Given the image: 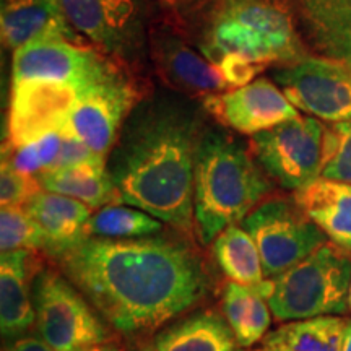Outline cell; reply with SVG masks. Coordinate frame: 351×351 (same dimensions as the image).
I'll return each mask as SVG.
<instances>
[{
  "label": "cell",
  "instance_id": "cell-7",
  "mask_svg": "<svg viewBox=\"0 0 351 351\" xmlns=\"http://www.w3.org/2000/svg\"><path fill=\"white\" fill-rule=\"evenodd\" d=\"M34 315L39 337L56 351H85L111 339L108 324L60 270L38 271Z\"/></svg>",
  "mask_w": 351,
  "mask_h": 351
},
{
  "label": "cell",
  "instance_id": "cell-34",
  "mask_svg": "<svg viewBox=\"0 0 351 351\" xmlns=\"http://www.w3.org/2000/svg\"><path fill=\"white\" fill-rule=\"evenodd\" d=\"M340 351H351V319H346V326L343 332V339H341Z\"/></svg>",
  "mask_w": 351,
  "mask_h": 351
},
{
  "label": "cell",
  "instance_id": "cell-2",
  "mask_svg": "<svg viewBox=\"0 0 351 351\" xmlns=\"http://www.w3.org/2000/svg\"><path fill=\"white\" fill-rule=\"evenodd\" d=\"M111 161L121 204L140 208L176 230L194 228V176L200 117L187 101L143 98L127 119Z\"/></svg>",
  "mask_w": 351,
  "mask_h": 351
},
{
  "label": "cell",
  "instance_id": "cell-5",
  "mask_svg": "<svg viewBox=\"0 0 351 351\" xmlns=\"http://www.w3.org/2000/svg\"><path fill=\"white\" fill-rule=\"evenodd\" d=\"M351 252L328 241L304 261L271 278L269 304L276 322H291L350 311Z\"/></svg>",
  "mask_w": 351,
  "mask_h": 351
},
{
  "label": "cell",
  "instance_id": "cell-12",
  "mask_svg": "<svg viewBox=\"0 0 351 351\" xmlns=\"http://www.w3.org/2000/svg\"><path fill=\"white\" fill-rule=\"evenodd\" d=\"M148 57L161 80L184 96L199 98L230 90L218 65L210 62L161 13L152 23Z\"/></svg>",
  "mask_w": 351,
  "mask_h": 351
},
{
  "label": "cell",
  "instance_id": "cell-14",
  "mask_svg": "<svg viewBox=\"0 0 351 351\" xmlns=\"http://www.w3.org/2000/svg\"><path fill=\"white\" fill-rule=\"evenodd\" d=\"M78 101L75 86L54 80L12 83L7 117V142L16 148L38 142L67 124Z\"/></svg>",
  "mask_w": 351,
  "mask_h": 351
},
{
  "label": "cell",
  "instance_id": "cell-21",
  "mask_svg": "<svg viewBox=\"0 0 351 351\" xmlns=\"http://www.w3.org/2000/svg\"><path fill=\"white\" fill-rule=\"evenodd\" d=\"M158 351H239L225 315L205 311L189 315L156 335Z\"/></svg>",
  "mask_w": 351,
  "mask_h": 351
},
{
  "label": "cell",
  "instance_id": "cell-11",
  "mask_svg": "<svg viewBox=\"0 0 351 351\" xmlns=\"http://www.w3.org/2000/svg\"><path fill=\"white\" fill-rule=\"evenodd\" d=\"M271 80L289 103L315 119L337 124L351 119V62L307 54L276 65Z\"/></svg>",
  "mask_w": 351,
  "mask_h": 351
},
{
  "label": "cell",
  "instance_id": "cell-6",
  "mask_svg": "<svg viewBox=\"0 0 351 351\" xmlns=\"http://www.w3.org/2000/svg\"><path fill=\"white\" fill-rule=\"evenodd\" d=\"M85 46L140 75L148 56L155 0H59Z\"/></svg>",
  "mask_w": 351,
  "mask_h": 351
},
{
  "label": "cell",
  "instance_id": "cell-27",
  "mask_svg": "<svg viewBox=\"0 0 351 351\" xmlns=\"http://www.w3.org/2000/svg\"><path fill=\"white\" fill-rule=\"evenodd\" d=\"M228 2L232 0H155L161 15L187 39L194 36L202 23Z\"/></svg>",
  "mask_w": 351,
  "mask_h": 351
},
{
  "label": "cell",
  "instance_id": "cell-1",
  "mask_svg": "<svg viewBox=\"0 0 351 351\" xmlns=\"http://www.w3.org/2000/svg\"><path fill=\"white\" fill-rule=\"evenodd\" d=\"M108 326L145 335L192 309L208 291L195 249L182 239L88 238L57 261Z\"/></svg>",
  "mask_w": 351,
  "mask_h": 351
},
{
  "label": "cell",
  "instance_id": "cell-8",
  "mask_svg": "<svg viewBox=\"0 0 351 351\" xmlns=\"http://www.w3.org/2000/svg\"><path fill=\"white\" fill-rule=\"evenodd\" d=\"M145 96L143 77L124 65H114L106 75L78 91L69 119L70 129L90 150L106 160L121 137L125 119Z\"/></svg>",
  "mask_w": 351,
  "mask_h": 351
},
{
  "label": "cell",
  "instance_id": "cell-19",
  "mask_svg": "<svg viewBox=\"0 0 351 351\" xmlns=\"http://www.w3.org/2000/svg\"><path fill=\"white\" fill-rule=\"evenodd\" d=\"M0 32L3 47L10 51L47 38L85 46L65 20L59 0H3Z\"/></svg>",
  "mask_w": 351,
  "mask_h": 351
},
{
  "label": "cell",
  "instance_id": "cell-15",
  "mask_svg": "<svg viewBox=\"0 0 351 351\" xmlns=\"http://www.w3.org/2000/svg\"><path fill=\"white\" fill-rule=\"evenodd\" d=\"M204 108L225 127L245 135H257L300 116L280 86L265 77L205 96Z\"/></svg>",
  "mask_w": 351,
  "mask_h": 351
},
{
  "label": "cell",
  "instance_id": "cell-20",
  "mask_svg": "<svg viewBox=\"0 0 351 351\" xmlns=\"http://www.w3.org/2000/svg\"><path fill=\"white\" fill-rule=\"evenodd\" d=\"M293 200L328 241L351 252V184L319 178L296 191Z\"/></svg>",
  "mask_w": 351,
  "mask_h": 351
},
{
  "label": "cell",
  "instance_id": "cell-30",
  "mask_svg": "<svg viewBox=\"0 0 351 351\" xmlns=\"http://www.w3.org/2000/svg\"><path fill=\"white\" fill-rule=\"evenodd\" d=\"M62 143H60L59 155L56 158V163L51 169L59 168H73V166L83 165H106V160L96 155L93 150L86 147L80 138L70 129L69 122L60 129Z\"/></svg>",
  "mask_w": 351,
  "mask_h": 351
},
{
  "label": "cell",
  "instance_id": "cell-32",
  "mask_svg": "<svg viewBox=\"0 0 351 351\" xmlns=\"http://www.w3.org/2000/svg\"><path fill=\"white\" fill-rule=\"evenodd\" d=\"M3 351H56L51 345H47L41 337L25 335L20 339L12 340Z\"/></svg>",
  "mask_w": 351,
  "mask_h": 351
},
{
  "label": "cell",
  "instance_id": "cell-22",
  "mask_svg": "<svg viewBox=\"0 0 351 351\" xmlns=\"http://www.w3.org/2000/svg\"><path fill=\"white\" fill-rule=\"evenodd\" d=\"M36 179L44 191L72 197L91 208L121 204L119 191L106 169V165L47 169L36 174Z\"/></svg>",
  "mask_w": 351,
  "mask_h": 351
},
{
  "label": "cell",
  "instance_id": "cell-33",
  "mask_svg": "<svg viewBox=\"0 0 351 351\" xmlns=\"http://www.w3.org/2000/svg\"><path fill=\"white\" fill-rule=\"evenodd\" d=\"M85 351H124V348H122V345L117 340L109 339L106 341H103V343L90 346V348Z\"/></svg>",
  "mask_w": 351,
  "mask_h": 351
},
{
  "label": "cell",
  "instance_id": "cell-4",
  "mask_svg": "<svg viewBox=\"0 0 351 351\" xmlns=\"http://www.w3.org/2000/svg\"><path fill=\"white\" fill-rule=\"evenodd\" d=\"M210 62L239 56L263 65L296 62L309 54L278 0H232L218 8L191 38Z\"/></svg>",
  "mask_w": 351,
  "mask_h": 351
},
{
  "label": "cell",
  "instance_id": "cell-26",
  "mask_svg": "<svg viewBox=\"0 0 351 351\" xmlns=\"http://www.w3.org/2000/svg\"><path fill=\"white\" fill-rule=\"evenodd\" d=\"M0 247L2 252H44V238L25 207H2L0 210Z\"/></svg>",
  "mask_w": 351,
  "mask_h": 351
},
{
  "label": "cell",
  "instance_id": "cell-35",
  "mask_svg": "<svg viewBox=\"0 0 351 351\" xmlns=\"http://www.w3.org/2000/svg\"><path fill=\"white\" fill-rule=\"evenodd\" d=\"M134 351H158L155 346V341H147V343H142L138 348H135Z\"/></svg>",
  "mask_w": 351,
  "mask_h": 351
},
{
  "label": "cell",
  "instance_id": "cell-36",
  "mask_svg": "<svg viewBox=\"0 0 351 351\" xmlns=\"http://www.w3.org/2000/svg\"><path fill=\"white\" fill-rule=\"evenodd\" d=\"M348 306H350V311H351V285H350V291H348Z\"/></svg>",
  "mask_w": 351,
  "mask_h": 351
},
{
  "label": "cell",
  "instance_id": "cell-9",
  "mask_svg": "<svg viewBox=\"0 0 351 351\" xmlns=\"http://www.w3.org/2000/svg\"><path fill=\"white\" fill-rule=\"evenodd\" d=\"M327 125L313 116H298L252 135L254 156L271 181L301 191L322 176Z\"/></svg>",
  "mask_w": 351,
  "mask_h": 351
},
{
  "label": "cell",
  "instance_id": "cell-29",
  "mask_svg": "<svg viewBox=\"0 0 351 351\" xmlns=\"http://www.w3.org/2000/svg\"><path fill=\"white\" fill-rule=\"evenodd\" d=\"M36 176L21 173L2 160L0 168V204L2 207H25V204L41 191Z\"/></svg>",
  "mask_w": 351,
  "mask_h": 351
},
{
  "label": "cell",
  "instance_id": "cell-25",
  "mask_svg": "<svg viewBox=\"0 0 351 351\" xmlns=\"http://www.w3.org/2000/svg\"><path fill=\"white\" fill-rule=\"evenodd\" d=\"M165 223L143 210L125 204L99 208L90 219V238L140 239L158 236Z\"/></svg>",
  "mask_w": 351,
  "mask_h": 351
},
{
  "label": "cell",
  "instance_id": "cell-24",
  "mask_svg": "<svg viewBox=\"0 0 351 351\" xmlns=\"http://www.w3.org/2000/svg\"><path fill=\"white\" fill-rule=\"evenodd\" d=\"M213 257L230 282L257 288L265 282L258 247L241 225H231L213 241Z\"/></svg>",
  "mask_w": 351,
  "mask_h": 351
},
{
  "label": "cell",
  "instance_id": "cell-16",
  "mask_svg": "<svg viewBox=\"0 0 351 351\" xmlns=\"http://www.w3.org/2000/svg\"><path fill=\"white\" fill-rule=\"evenodd\" d=\"M309 54L351 62V0H278Z\"/></svg>",
  "mask_w": 351,
  "mask_h": 351
},
{
  "label": "cell",
  "instance_id": "cell-18",
  "mask_svg": "<svg viewBox=\"0 0 351 351\" xmlns=\"http://www.w3.org/2000/svg\"><path fill=\"white\" fill-rule=\"evenodd\" d=\"M43 269L36 252H2L0 261V330L8 341L28 335L36 324L34 278Z\"/></svg>",
  "mask_w": 351,
  "mask_h": 351
},
{
  "label": "cell",
  "instance_id": "cell-17",
  "mask_svg": "<svg viewBox=\"0 0 351 351\" xmlns=\"http://www.w3.org/2000/svg\"><path fill=\"white\" fill-rule=\"evenodd\" d=\"M44 238V254L60 261L70 251L90 238V219L93 208L72 197L41 191L25 204Z\"/></svg>",
  "mask_w": 351,
  "mask_h": 351
},
{
  "label": "cell",
  "instance_id": "cell-3",
  "mask_svg": "<svg viewBox=\"0 0 351 351\" xmlns=\"http://www.w3.org/2000/svg\"><path fill=\"white\" fill-rule=\"evenodd\" d=\"M271 179L245 145L225 130L208 129L197 148L194 223L204 244L269 199Z\"/></svg>",
  "mask_w": 351,
  "mask_h": 351
},
{
  "label": "cell",
  "instance_id": "cell-23",
  "mask_svg": "<svg viewBox=\"0 0 351 351\" xmlns=\"http://www.w3.org/2000/svg\"><path fill=\"white\" fill-rule=\"evenodd\" d=\"M343 315L283 322L263 337L256 351H340Z\"/></svg>",
  "mask_w": 351,
  "mask_h": 351
},
{
  "label": "cell",
  "instance_id": "cell-28",
  "mask_svg": "<svg viewBox=\"0 0 351 351\" xmlns=\"http://www.w3.org/2000/svg\"><path fill=\"white\" fill-rule=\"evenodd\" d=\"M320 178L351 184V119L327 125L326 160Z\"/></svg>",
  "mask_w": 351,
  "mask_h": 351
},
{
  "label": "cell",
  "instance_id": "cell-10",
  "mask_svg": "<svg viewBox=\"0 0 351 351\" xmlns=\"http://www.w3.org/2000/svg\"><path fill=\"white\" fill-rule=\"evenodd\" d=\"M241 226L261 252L267 278H276L304 261L328 238L295 200L269 197L254 208Z\"/></svg>",
  "mask_w": 351,
  "mask_h": 351
},
{
  "label": "cell",
  "instance_id": "cell-31",
  "mask_svg": "<svg viewBox=\"0 0 351 351\" xmlns=\"http://www.w3.org/2000/svg\"><path fill=\"white\" fill-rule=\"evenodd\" d=\"M218 67L221 70L223 78H225L230 90H234V88H241L254 82V78L263 72L267 65L251 62V60L239 56H226L219 60Z\"/></svg>",
  "mask_w": 351,
  "mask_h": 351
},
{
  "label": "cell",
  "instance_id": "cell-13",
  "mask_svg": "<svg viewBox=\"0 0 351 351\" xmlns=\"http://www.w3.org/2000/svg\"><path fill=\"white\" fill-rule=\"evenodd\" d=\"M114 65L117 62L99 54L93 47L62 38L39 39L15 51L12 83L54 80L69 83L80 91L106 75Z\"/></svg>",
  "mask_w": 351,
  "mask_h": 351
}]
</instances>
